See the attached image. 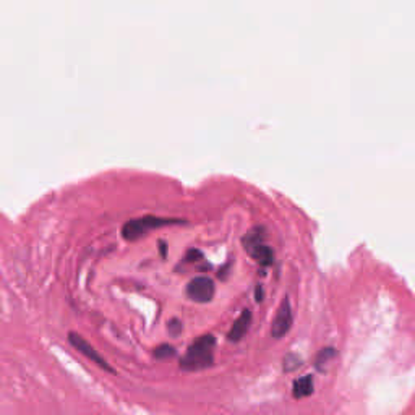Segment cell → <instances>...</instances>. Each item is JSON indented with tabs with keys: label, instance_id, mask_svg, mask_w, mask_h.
<instances>
[{
	"label": "cell",
	"instance_id": "12",
	"mask_svg": "<svg viewBox=\"0 0 415 415\" xmlns=\"http://www.w3.org/2000/svg\"><path fill=\"white\" fill-rule=\"evenodd\" d=\"M168 329H169V333L172 334V336H179V334L182 333V329H184V326H182L180 320L172 318V320H170L169 323H168Z\"/></svg>",
	"mask_w": 415,
	"mask_h": 415
},
{
	"label": "cell",
	"instance_id": "8",
	"mask_svg": "<svg viewBox=\"0 0 415 415\" xmlns=\"http://www.w3.org/2000/svg\"><path fill=\"white\" fill-rule=\"evenodd\" d=\"M315 389V380L311 375H305L302 378H299V380L294 381L292 385V396L295 399H304V397H308L311 396V393H313Z\"/></svg>",
	"mask_w": 415,
	"mask_h": 415
},
{
	"label": "cell",
	"instance_id": "4",
	"mask_svg": "<svg viewBox=\"0 0 415 415\" xmlns=\"http://www.w3.org/2000/svg\"><path fill=\"white\" fill-rule=\"evenodd\" d=\"M185 292H186V297L193 300V302L208 304L212 297H215L216 287H215V283H212V279L206 276H198V278H193L189 284H186Z\"/></svg>",
	"mask_w": 415,
	"mask_h": 415
},
{
	"label": "cell",
	"instance_id": "3",
	"mask_svg": "<svg viewBox=\"0 0 415 415\" xmlns=\"http://www.w3.org/2000/svg\"><path fill=\"white\" fill-rule=\"evenodd\" d=\"M185 222L184 219H170V217H156V216H144L138 219H130L122 227V237L125 240H138L144 236H148L149 231L159 229L164 226H174Z\"/></svg>",
	"mask_w": 415,
	"mask_h": 415
},
{
	"label": "cell",
	"instance_id": "6",
	"mask_svg": "<svg viewBox=\"0 0 415 415\" xmlns=\"http://www.w3.org/2000/svg\"><path fill=\"white\" fill-rule=\"evenodd\" d=\"M69 341H70V344L74 346L78 352H80V354L88 357V359L95 362L96 365H100L101 368H104V370H107V372H111V373L114 372L112 368H111V365H109V363L106 362V359H102V357L96 352L95 347H93L88 341L83 339V337L80 334L70 333L69 334Z\"/></svg>",
	"mask_w": 415,
	"mask_h": 415
},
{
	"label": "cell",
	"instance_id": "14",
	"mask_svg": "<svg viewBox=\"0 0 415 415\" xmlns=\"http://www.w3.org/2000/svg\"><path fill=\"white\" fill-rule=\"evenodd\" d=\"M159 245H161V252H163V255H165V243L163 240H161Z\"/></svg>",
	"mask_w": 415,
	"mask_h": 415
},
{
	"label": "cell",
	"instance_id": "1",
	"mask_svg": "<svg viewBox=\"0 0 415 415\" xmlns=\"http://www.w3.org/2000/svg\"><path fill=\"white\" fill-rule=\"evenodd\" d=\"M215 347L216 337L212 334H205L191 342L186 349L185 355L180 360V370L184 372H200L211 367L215 362Z\"/></svg>",
	"mask_w": 415,
	"mask_h": 415
},
{
	"label": "cell",
	"instance_id": "11",
	"mask_svg": "<svg viewBox=\"0 0 415 415\" xmlns=\"http://www.w3.org/2000/svg\"><path fill=\"white\" fill-rule=\"evenodd\" d=\"M304 365V360L297 354H287L284 359V372H294Z\"/></svg>",
	"mask_w": 415,
	"mask_h": 415
},
{
	"label": "cell",
	"instance_id": "10",
	"mask_svg": "<svg viewBox=\"0 0 415 415\" xmlns=\"http://www.w3.org/2000/svg\"><path fill=\"white\" fill-rule=\"evenodd\" d=\"M153 355H154V359H159V360L169 359V357L175 355V347L169 346V344H161V346L156 347Z\"/></svg>",
	"mask_w": 415,
	"mask_h": 415
},
{
	"label": "cell",
	"instance_id": "2",
	"mask_svg": "<svg viewBox=\"0 0 415 415\" xmlns=\"http://www.w3.org/2000/svg\"><path fill=\"white\" fill-rule=\"evenodd\" d=\"M243 248L255 261L263 268L274 264V250L266 243V229L264 227H253L242 238Z\"/></svg>",
	"mask_w": 415,
	"mask_h": 415
},
{
	"label": "cell",
	"instance_id": "5",
	"mask_svg": "<svg viewBox=\"0 0 415 415\" xmlns=\"http://www.w3.org/2000/svg\"><path fill=\"white\" fill-rule=\"evenodd\" d=\"M292 321L294 316L292 307H290V300L287 297H284L271 323V336L274 339H281V337L287 334L290 328H292Z\"/></svg>",
	"mask_w": 415,
	"mask_h": 415
},
{
	"label": "cell",
	"instance_id": "7",
	"mask_svg": "<svg viewBox=\"0 0 415 415\" xmlns=\"http://www.w3.org/2000/svg\"><path fill=\"white\" fill-rule=\"evenodd\" d=\"M252 310H242V313L238 318L233 321L232 328L229 329V333H227V341L231 342H238L243 339V336L248 333V329H250V325H252Z\"/></svg>",
	"mask_w": 415,
	"mask_h": 415
},
{
	"label": "cell",
	"instance_id": "9",
	"mask_svg": "<svg viewBox=\"0 0 415 415\" xmlns=\"http://www.w3.org/2000/svg\"><path fill=\"white\" fill-rule=\"evenodd\" d=\"M336 357V349H333V347H326V349H321L320 354L316 355L315 359V367L318 368L320 372H325L326 365H329V362L333 360Z\"/></svg>",
	"mask_w": 415,
	"mask_h": 415
},
{
	"label": "cell",
	"instance_id": "13",
	"mask_svg": "<svg viewBox=\"0 0 415 415\" xmlns=\"http://www.w3.org/2000/svg\"><path fill=\"white\" fill-rule=\"evenodd\" d=\"M261 300H263V285L258 284V287H257V302H261Z\"/></svg>",
	"mask_w": 415,
	"mask_h": 415
}]
</instances>
